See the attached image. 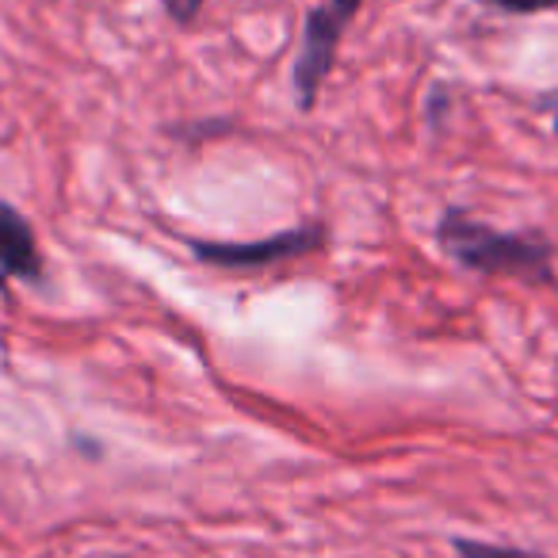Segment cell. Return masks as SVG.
<instances>
[{
    "mask_svg": "<svg viewBox=\"0 0 558 558\" xmlns=\"http://www.w3.org/2000/svg\"><path fill=\"white\" fill-rule=\"evenodd\" d=\"M47 276L39 233L12 199H0V291L12 283H39Z\"/></svg>",
    "mask_w": 558,
    "mask_h": 558,
    "instance_id": "obj_4",
    "label": "cell"
},
{
    "mask_svg": "<svg viewBox=\"0 0 558 558\" xmlns=\"http://www.w3.org/2000/svg\"><path fill=\"white\" fill-rule=\"evenodd\" d=\"M233 123H218V119H207V123H184V126H169L172 138L187 142V146H199L203 138H218V134H226Z\"/></svg>",
    "mask_w": 558,
    "mask_h": 558,
    "instance_id": "obj_7",
    "label": "cell"
},
{
    "mask_svg": "<svg viewBox=\"0 0 558 558\" xmlns=\"http://www.w3.org/2000/svg\"><path fill=\"white\" fill-rule=\"evenodd\" d=\"M451 550H456L459 558H547V555H539V550H532V547H512V543H489V539H466V535L451 539Z\"/></svg>",
    "mask_w": 558,
    "mask_h": 558,
    "instance_id": "obj_5",
    "label": "cell"
},
{
    "mask_svg": "<svg viewBox=\"0 0 558 558\" xmlns=\"http://www.w3.org/2000/svg\"><path fill=\"white\" fill-rule=\"evenodd\" d=\"M203 4H207V0H161L165 16H169L177 27H192L195 20H199Z\"/></svg>",
    "mask_w": 558,
    "mask_h": 558,
    "instance_id": "obj_8",
    "label": "cell"
},
{
    "mask_svg": "<svg viewBox=\"0 0 558 558\" xmlns=\"http://www.w3.org/2000/svg\"><path fill=\"white\" fill-rule=\"evenodd\" d=\"M436 245L459 268L478 276H505L550 288L555 283V241L539 230H497V226L474 218L466 207H444L433 230Z\"/></svg>",
    "mask_w": 558,
    "mask_h": 558,
    "instance_id": "obj_1",
    "label": "cell"
},
{
    "mask_svg": "<svg viewBox=\"0 0 558 558\" xmlns=\"http://www.w3.org/2000/svg\"><path fill=\"white\" fill-rule=\"evenodd\" d=\"M555 134H558V108H555Z\"/></svg>",
    "mask_w": 558,
    "mask_h": 558,
    "instance_id": "obj_9",
    "label": "cell"
},
{
    "mask_svg": "<svg viewBox=\"0 0 558 558\" xmlns=\"http://www.w3.org/2000/svg\"><path fill=\"white\" fill-rule=\"evenodd\" d=\"M111 558H126V555H111Z\"/></svg>",
    "mask_w": 558,
    "mask_h": 558,
    "instance_id": "obj_10",
    "label": "cell"
},
{
    "mask_svg": "<svg viewBox=\"0 0 558 558\" xmlns=\"http://www.w3.org/2000/svg\"><path fill=\"white\" fill-rule=\"evenodd\" d=\"M329 230L326 222H303L291 230H276L268 238L256 241H207V238H187V253L207 268L222 271H268L279 264L303 260V256L326 248Z\"/></svg>",
    "mask_w": 558,
    "mask_h": 558,
    "instance_id": "obj_3",
    "label": "cell"
},
{
    "mask_svg": "<svg viewBox=\"0 0 558 558\" xmlns=\"http://www.w3.org/2000/svg\"><path fill=\"white\" fill-rule=\"evenodd\" d=\"M360 9H364V0H322V4H314V9L306 12L303 39H299V54H295V65H291L295 104L303 116H311V111L318 108L322 88H326L329 73H333V65H337L341 39Z\"/></svg>",
    "mask_w": 558,
    "mask_h": 558,
    "instance_id": "obj_2",
    "label": "cell"
},
{
    "mask_svg": "<svg viewBox=\"0 0 558 558\" xmlns=\"http://www.w3.org/2000/svg\"><path fill=\"white\" fill-rule=\"evenodd\" d=\"M482 9L505 12V16H535V12L558 9V0H478Z\"/></svg>",
    "mask_w": 558,
    "mask_h": 558,
    "instance_id": "obj_6",
    "label": "cell"
}]
</instances>
